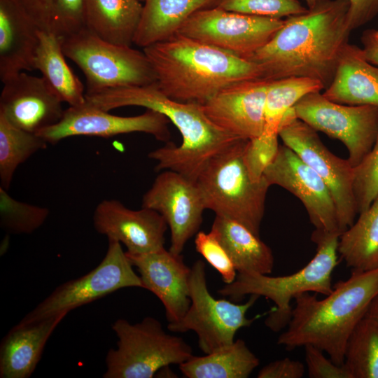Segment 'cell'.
Instances as JSON below:
<instances>
[{"label":"cell","instance_id":"obj_2","mask_svg":"<svg viewBox=\"0 0 378 378\" xmlns=\"http://www.w3.org/2000/svg\"><path fill=\"white\" fill-rule=\"evenodd\" d=\"M85 102L105 111L137 106L166 115L178 130L182 143L167 142L148 158L157 162L156 172L172 170L196 181L214 157L241 139L218 128L206 116L202 105L181 102L165 95L156 82L146 85L106 88L85 94ZM248 140V139H247Z\"/></svg>","mask_w":378,"mask_h":378},{"label":"cell","instance_id":"obj_38","mask_svg":"<svg viewBox=\"0 0 378 378\" xmlns=\"http://www.w3.org/2000/svg\"><path fill=\"white\" fill-rule=\"evenodd\" d=\"M196 251L201 254L221 276L225 284L232 283L237 276V270L227 251L210 230L199 231L195 237Z\"/></svg>","mask_w":378,"mask_h":378},{"label":"cell","instance_id":"obj_43","mask_svg":"<svg viewBox=\"0 0 378 378\" xmlns=\"http://www.w3.org/2000/svg\"><path fill=\"white\" fill-rule=\"evenodd\" d=\"M365 316L374 319L378 323V295L372 301Z\"/></svg>","mask_w":378,"mask_h":378},{"label":"cell","instance_id":"obj_27","mask_svg":"<svg viewBox=\"0 0 378 378\" xmlns=\"http://www.w3.org/2000/svg\"><path fill=\"white\" fill-rule=\"evenodd\" d=\"M38 45L34 59V69L42 74L62 102L69 106L85 104L84 87L65 59L62 50L64 38L38 31Z\"/></svg>","mask_w":378,"mask_h":378},{"label":"cell","instance_id":"obj_13","mask_svg":"<svg viewBox=\"0 0 378 378\" xmlns=\"http://www.w3.org/2000/svg\"><path fill=\"white\" fill-rule=\"evenodd\" d=\"M284 20L211 7L191 15L177 33L248 59L266 45Z\"/></svg>","mask_w":378,"mask_h":378},{"label":"cell","instance_id":"obj_30","mask_svg":"<svg viewBox=\"0 0 378 378\" xmlns=\"http://www.w3.org/2000/svg\"><path fill=\"white\" fill-rule=\"evenodd\" d=\"M39 30L66 38L85 28L84 0H20Z\"/></svg>","mask_w":378,"mask_h":378},{"label":"cell","instance_id":"obj_23","mask_svg":"<svg viewBox=\"0 0 378 378\" xmlns=\"http://www.w3.org/2000/svg\"><path fill=\"white\" fill-rule=\"evenodd\" d=\"M323 94L338 104L378 107V67L367 60L362 48L348 43Z\"/></svg>","mask_w":378,"mask_h":378},{"label":"cell","instance_id":"obj_40","mask_svg":"<svg viewBox=\"0 0 378 378\" xmlns=\"http://www.w3.org/2000/svg\"><path fill=\"white\" fill-rule=\"evenodd\" d=\"M305 372L304 365L285 358L265 365L258 373V378H301Z\"/></svg>","mask_w":378,"mask_h":378},{"label":"cell","instance_id":"obj_36","mask_svg":"<svg viewBox=\"0 0 378 378\" xmlns=\"http://www.w3.org/2000/svg\"><path fill=\"white\" fill-rule=\"evenodd\" d=\"M354 191L358 214L366 210L378 195V131L370 151L354 167Z\"/></svg>","mask_w":378,"mask_h":378},{"label":"cell","instance_id":"obj_32","mask_svg":"<svg viewBox=\"0 0 378 378\" xmlns=\"http://www.w3.org/2000/svg\"><path fill=\"white\" fill-rule=\"evenodd\" d=\"M318 80L306 77H286L270 80L265 99L264 132L279 134L286 113L305 95L324 90Z\"/></svg>","mask_w":378,"mask_h":378},{"label":"cell","instance_id":"obj_3","mask_svg":"<svg viewBox=\"0 0 378 378\" xmlns=\"http://www.w3.org/2000/svg\"><path fill=\"white\" fill-rule=\"evenodd\" d=\"M143 51L160 90L178 102L203 105L232 84L262 78L253 62L179 33Z\"/></svg>","mask_w":378,"mask_h":378},{"label":"cell","instance_id":"obj_9","mask_svg":"<svg viewBox=\"0 0 378 378\" xmlns=\"http://www.w3.org/2000/svg\"><path fill=\"white\" fill-rule=\"evenodd\" d=\"M190 268V307L179 321L169 323L167 329L173 332L194 331L199 348L205 354H210L231 344L236 332L250 326L258 317L248 318L246 313L259 297L251 295L243 304L216 299L208 289L205 263L197 260Z\"/></svg>","mask_w":378,"mask_h":378},{"label":"cell","instance_id":"obj_44","mask_svg":"<svg viewBox=\"0 0 378 378\" xmlns=\"http://www.w3.org/2000/svg\"><path fill=\"white\" fill-rule=\"evenodd\" d=\"M368 31L374 40L378 41V30H368Z\"/></svg>","mask_w":378,"mask_h":378},{"label":"cell","instance_id":"obj_17","mask_svg":"<svg viewBox=\"0 0 378 378\" xmlns=\"http://www.w3.org/2000/svg\"><path fill=\"white\" fill-rule=\"evenodd\" d=\"M92 221L98 233L124 244L127 253H147L164 248L168 225L153 209L133 210L117 200H104L96 206Z\"/></svg>","mask_w":378,"mask_h":378},{"label":"cell","instance_id":"obj_42","mask_svg":"<svg viewBox=\"0 0 378 378\" xmlns=\"http://www.w3.org/2000/svg\"><path fill=\"white\" fill-rule=\"evenodd\" d=\"M365 58L372 64L378 65V41L374 40L367 31L362 36Z\"/></svg>","mask_w":378,"mask_h":378},{"label":"cell","instance_id":"obj_22","mask_svg":"<svg viewBox=\"0 0 378 378\" xmlns=\"http://www.w3.org/2000/svg\"><path fill=\"white\" fill-rule=\"evenodd\" d=\"M66 315L58 314L13 326L0 344V377L28 378L35 370L50 335Z\"/></svg>","mask_w":378,"mask_h":378},{"label":"cell","instance_id":"obj_18","mask_svg":"<svg viewBox=\"0 0 378 378\" xmlns=\"http://www.w3.org/2000/svg\"><path fill=\"white\" fill-rule=\"evenodd\" d=\"M3 84L0 113L16 127L37 134L62 119V102L44 77L22 71Z\"/></svg>","mask_w":378,"mask_h":378},{"label":"cell","instance_id":"obj_5","mask_svg":"<svg viewBox=\"0 0 378 378\" xmlns=\"http://www.w3.org/2000/svg\"><path fill=\"white\" fill-rule=\"evenodd\" d=\"M340 236L337 233L314 230L312 240L316 244V254L296 272L279 276L238 273L232 283L225 284L218 293L235 302L251 295L271 300L275 307L266 318L265 325L274 332L280 331L290 319L293 299L304 293L327 295L332 292V274L338 262Z\"/></svg>","mask_w":378,"mask_h":378},{"label":"cell","instance_id":"obj_6","mask_svg":"<svg viewBox=\"0 0 378 378\" xmlns=\"http://www.w3.org/2000/svg\"><path fill=\"white\" fill-rule=\"evenodd\" d=\"M247 141H238L210 160L196 183L206 209L234 220L260 236L270 186L264 176L254 181L248 174L243 160Z\"/></svg>","mask_w":378,"mask_h":378},{"label":"cell","instance_id":"obj_11","mask_svg":"<svg viewBox=\"0 0 378 378\" xmlns=\"http://www.w3.org/2000/svg\"><path fill=\"white\" fill-rule=\"evenodd\" d=\"M279 137L326 183L335 205L340 229L342 232L345 231L358 215L354 167L348 159H342L329 150L316 131L295 115L293 108L284 115Z\"/></svg>","mask_w":378,"mask_h":378},{"label":"cell","instance_id":"obj_26","mask_svg":"<svg viewBox=\"0 0 378 378\" xmlns=\"http://www.w3.org/2000/svg\"><path fill=\"white\" fill-rule=\"evenodd\" d=\"M218 0H145L134 44L145 48L176 34L194 13Z\"/></svg>","mask_w":378,"mask_h":378},{"label":"cell","instance_id":"obj_19","mask_svg":"<svg viewBox=\"0 0 378 378\" xmlns=\"http://www.w3.org/2000/svg\"><path fill=\"white\" fill-rule=\"evenodd\" d=\"M270 81L260 78L225 88L202 105L206 116L218 128L241 139L261 135Z\"/></svg>","mask_w":378,"mask_h":378},{"label":"cell","instance_id":"obj_46","mask_svg":"<svg viewBox=\"0 0 378 378\" xmlns=\"http://www.w3.org/2000/svg\"><path fill=\"white\" fill-rule=\"evenodd\" d=\"M139 1H140L141 2H142V1H144L145 0H139Z\"/></svg>","mask_w":378,"mask_h":378},{"label":"cell","instance_id":"obj_20","mask_svg":"<svg viewBox=\"0 0 378 378\" xmlns=\"http://www.w3.org/2000/svg\"><path fill=\"white\" fill-rule=\"evenodd\" d=\"M126 255L139 274L142 288L153 293L162 303L168 322L179 321L191 302V268L186 265L182 255L165 248L147 253Z\"/></svg>","mask_w":378,"mask_h":378},{"label":"cell","instance_id":"obj_16","mask_svg":"<svg viewBox=\"0 0 378 378\" xmlns=\"http://www.w3.org/2000/svg\"><path fill=\"white\" fill-rule=\"evenodd\" d=\"M169 120L164 114L150 109L136 116H118L86 103L80 106H69L57 124L37 133L48 144L55 145L69 136L85 135L111 137L132 132L151 134L158 141L168 142L170 139Z\"/></svg>","mask_w":378,"mask_h":378},{"label":"cell","instance_id":"obj_15","mask_svg":"<svg viewBox=\"0 0 378 378\" xmlns=\"http://www.w3.org/2000/svg\"><path fill=\"white\" fill-rule=\"evenodd\" d=\"M269 185L280 186L300 200L315 230L342 233L331 193L321 178L291 148L279 145L278 153L264 172Z\"/></svg>","mask_w":378,"mask_h":378},{"label":"cell","instance_id":"obj_37","mask_svg":"<svg viewBox=\"0 0 378 378\" xmlns=\"http://www.w3.org/2000/svg\"><path fill=\"white\" fill-rule=\"evenodd\" d=\"M279 134L262 132L248 139L244 148L243 160L251 179L259 181L267 167L275 158L279 148Z\"/></svg>","mask_w":378,"mask_h":378},{"label":"cell","instance_id":"obj_1","mask_svg":"<svg viewBox=\"0 0 378 378\" xmlns=\"http://www.w3.org/2000/svg\"><path fill=\"white\" fill-rule=\"evenodd\" d=\"M349 8L347 0H317L305 13L286 18L274 37L248 60L260 66L262 78L306 77L327 88L349 43Z\"/></svg>","mask_w":378,"mask_h":378},{"label":"cell","instance_id":"obj_33","mask_svg":"<svg viewBox=\"0 0 378 378\" xmlns=\"http://www.w3.org/2000/svg\"><path fill=\"white\" fill-rule=\"evenodd\" d=\"M344 366L351 378H378V323L365 316L346 346Z\"/></svg>","mask_w":378,"mask_h":378},{"label":"cell","instance_id":"obj_31","mask_svg":"<svg viewBox=\"0 0 378 378\" xmlns=\"http://www.w3.org/2000/svg\"><path fill=\"white\" fill-rule=\"evenodd\" d=\"M48 144L37 134L16 127L0 113V187L8 190L18 166Z\"/></svg>","mask_w":378,"mask_h":378},{"label":"cell","instance_id":"obj_35","mask_svg":"<svg viewBox=\"0 0 378 378\" xmlns=\"http://www.w3.org/2000/svg\"><path fill=\"white\" fill-rule=\"evenodd\" d=\"M215 7L278 19L304 13L308 10L299 0H218Z\"/></svg>","mask_w":378,"mask_h":378},{"label":"cell","instance_id":"obj_41","mask_svg":"<svg viewBox=\"0 0 378 378\" xmlns=\"http://www.w3.org/2000/svg\"><path fill=\"white\" fill-rule=\"evenodd\" d=\"M348 26L353 31L364 25L378 14V0H347Z\"/></svg>","mask_w":378,"mask_h":378},{"label":"cell","instance_id":"obj_8","mask_svg":"<svg viewBox=\"0 0 378 378\" xmlns=\"http://www.w3.org/2000/svg\"><path fill=\"white\" fill-rule=\"evenodd\" d=\"M62 50L83 71L87 94L106 88L156 82L144 51L106 41L87 29L64 38Z\"/></svg>","mask_w":378,"mask_h":378},{"label":"cell","instance_id":"obj_34","mask_svg":"<svg viewBox=\"0 0 378 378\" xmlns=\"http://www.w3.org/2000/svg\"><path fill=\"white\" fill-rule=\"evenodd\" d=\"M49 214L48 208L18 201L0 187V224L7 232L31 234L42 226Z\"/></svg>","mask_w":378,"mask_h":378},{"label":"cell","instance_id":"obj_25","mask_svg":"<svg viewBox=\"0 0 378 378\" xmlns=\"http://www.w3.org/2000/svg\"><path fill=\"white\" fill-rule=\"evenodd\" d=\"M211 231L227 251L238 273H272L274 258L271 248L246 226L216 216Z\"/></svg>","mask_w":378,"mask_h":378},{"label":"cell","instance_id":"obj_10","mask_svg":"<svg viewBox=\"0 0 378 378\" xmlns=\"http://www.w3.org/2000/svg\"><path fill=\"white\" fill-rule=\"evenodd\" d=\"M142 288L139 275L133 269L121 244L108 239L105 256L87 274L57 286L20 321L33 322L58 314L66 315L121 288Z\"/></svg>","mask_w":378,"mask_h":378},{"label":"cell","instance_id":"obj_7","mask_svg":"<svg viewBox=\"0 0 378 378\" xmlns=\"http://www.w3.org/2000/svg\"><path fill=\"white\" fill-rule=\"evenodd\" d=\"M111 328L118 341L106 354L104 378H152L162 368L179 365L193 356L191 346L166 332L155 318L135 323L118 318Z\"/></svg>","mask_w":378,"mask_h":378},{"label":"cell","instance_id":"obj_45","mask_svg":"<svg viewBox=\"0 0 378 378\" xmlns=\"http://www.w3.org/2000/svg\"><path fill=\"white\" fill-rule=\"evenodd\" d=\"M304 1L307 5V8H310L314 6L317 0H304Z\"/></svg>","mask_w":378,"mask_h":378},{"label":"cell","instance_id":"obj_21","mask_svg":"<svg viewBox=\"0 0 378 378\" xmlns=\"http://www.w3.org/2000/svg\"><path fill=\"white\" fill-rule=\"evenodd\" d=\"M38 28L20 0H0V79L33 71Z\"/></svg>","mask_w":378,"mask_h":378},{"label":"cell","instance_id":"obj_14","mask_svg":"<svg viewBox=\"0 0 378 378\" xmlns=\"http://www.w3.org/2000/svg\"><path fill=\"white\" fill-rule=\"evenodd\" d=\"M142 207L161 214L171 232L169 251L180 255L187 241L199 232L206 209L196 183L183 174L164 170L144 195Z\"/></svg>","mask_w":378,"mask_h":378},{"label":"cell","instance_id":"obj_39","mask_svg":"<svg viewBox=\"0 0 378 378\" xmlns=\"http://www.w3.org/2000/svg\"><path fill=\"white\" fill-rule=\"evenodd\" d=\"M304 348L305 363L310 378H351L344 365H337L323 351L314 346L306 345Z\"/></svg>","mask_w":378,"mask_h":378},{"label":"cell","instance_id":"obj_24","mask_svg":"<svg viewBox=\"0 0 378 378\" xmlns=\"http://www.w3.org/2000/svg\"><path fill=\"white\" fill-rule=\"evenodd\" d=\"M142 11L139 0H84L85 28L106 41L131 46Z\"/></svg>","mask_w":378,"mask_h":378},{"label":"cell","instance_id":"obj_28","mask_svg":"<svg viewBox=\"0 0 378 378\" xmlns=\"http://www.w3.org/2000/svg\"><path fill=\"white\" fill-rule=\"evenodd\" d=\"M259 363L246 342L238 339L205 356L193 355L179 369L188 378H247Z\"/></svg>","mask_w":378,"mask_h":378},{"label":"cell","instance_id":"obj_12","mask_svg":"<svg viewBox=\"0 0 378 378\" xmlns=\"http://www.w3.org/2000/svg\"><path fill=\"white\" fill-rule=\"evenodd\" d=\"M295 115L315 130L340 141L348 160L357 166L373 146L378 131V107L346 105L328 99L321 92L309 93L293 106Z\"/></svg>","mask_w":378,"mask_h":378},{"label":"cell","instance_id":"obj_29","mask_svg":"<svg viewBox=\"0 0 378 378\" xmlns=\"http://www.w3.org/2000/svg\"><path fill=\"white\" fill-rule=\"evenodd\" d=\"M340 236L338 253L352 270L378 267V195Z\"/></svg>","mask_w":378,"mask_h":378},{"label":"cell","instance_id":"obj_4","mask_svg":"<svg viewBox=\"0 0 378 378\" xmlns=\"http://www.w3.org/2000/svg\"><path fill=\"white\" fill-rule=\"evenodd\" d=\"M378 295V267L352 270L350 276L333 286L323 299L304 293L295 299L286 330L277 344L288 351L312 345L343 365L347 341Z\"/></svg>","mask_w":378,"mask_h":378}]
</instances>
